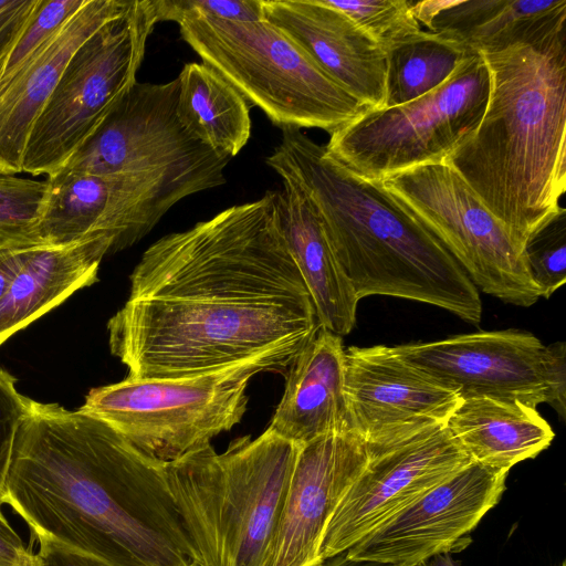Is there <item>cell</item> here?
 <instances>
[{
  "instance_id": "1",
  "label": "cell",
  "mask_w": 566,
  "mask_h": 566,
  "mask_svg": "<svg viewBox=\"0 0 566 566\" xmlns=\"http://www.w3.org/2000/svg\"><path fill=\"white\" fill-rule=\"evenodd\" d=\"M319 327L277 190L154 242L107 323L111 353L138 379L195 377L259 357L287 368Z\"/></svg>"
},
{
  "instance_id": "2",
  "label": "cell",
  "mask_w": 566,
  "mask_h": 566,
  "mask_svg": "<svg viewBox=\"0 0 566 566\" xmlns=\"http://www.w3.org/2000/svg\"><path fill=\"white\" fill-rule=\"evenodd\" d=\"M36 539L109 566H190L161 461L81 410L31 400L2 492Z\"/></svg>"
},
{
  "instance_id": "3",
  "label": "cell",
  "mask_w": 566,
  "mask_h": 566,
  "mask_svg": "<svg viewBox=\"0 0 566 566\" xmlns=\"http://www.w3.org/2000/svg\"><path fill=\"white\" fill-rule=\"evenodd\" d=\"M265 161L305 195L358 301L370 295L412 300L480 323L479 290L464 270L376 182L354 175L295 128L282 129Z\"/></svg>"
},
{
  "instance_id": "4",
  "label": "cell",
  "mask_w": 566,
  "mask_h": 566,
  "mask_svg": "<svg viewBox=\"0 0 566 566\" xmlns=\"http://www.w3.org/2000/svg\"><path fill=\"white\" fill-rule=\"evenodd\" d=\"M482 56L490 73L483 117L444 160L524 248L563 208L566 39Z\"/></svg>"
},
{
  "instance_id": "5",
  "label": "cell",
  "mask_w": 566,
  "mask_h": 566,
  "mask_svg": "<svg viewBox=\"0 0 566 566\" xmlns=\"http://www.w3.org/2000/svg\"><path fill=\"white\" fill-rule=\"evenodd\" d=\"M300 444L266 429L165 462L166 481L198 566H262Z\"/></svg>"
},
{
  "instance_id": "6",
  "label": "cell",
  "mask_w": 566,
  "mask_h": 566,
  "mask_svg": "<svg viewBox=\"0 0 566 566\" xmlns=\"http://www.w3.org/2000/svg\"><path fill=\"white\" fill-rule=\"evenodd\" d=\"M182 40L281 129L329 135L368 109L266 20L195 18L178 23Z\"/></svg>"
},
{
  "instance_id": "7",
  "label": "cell",
  "mask_w": 566,
  "mask_h": 566,
  "mask_svg": "<svg viewBox=\"0 0 566 566\" xmlns=\"http://www.w3.org/2000/svg\"><path fill=\"white\" fill-rule=\"evenodd\" d=\"M287 369L269 357L178 379L124 380L90 390L82 412L165 462L211 444L245 413L247 388L259 373Z\"/></svg>"
},
{
  "instance_id": "8",
  "label": "cell",
  "mask_w": 566,
  "mask_h": 566,
  "mask_svg": "<svg viewBox=\"0 0 566 566\" xmlns=\"http://www.w3.org/2000/svg\"><path fill=\"white\" fill-rule=\"evenodd\" d=\"M489 92L488 65L482 54H473L431 92L401 105L368 108L331 134L325 150L368 181L442 160L479 126Z\"/></svg>"
},
{
  "instance_id": "9",
  "label": "cell",
  "mask_w": 566,
  "mask_h": 566,
  "mask_svg": "<svg viewBox=\"0 0 566 566\" xmlns=\"http://www.w3.org/2000/svg\"><path fill=\"white\" fill-rule=\"evenodd\" d=\"M158 22L155 0H133L76 49L31 128L22 171L49 177L63 168L137 82Z\"/></svg>"
},
{
  "instance_id": "10",
  "label": "cell",
  "mask_w": 566,
  "mask_h": 566,
  "mask_svg": "<svg viewBox=\"0 0 566 566\" xmlns=\"http://www.w3.org/2000/svg\"><path fill=\"white\" fill-rule=\"evenodd\" d=\"M374 182L443 244L478 290L517 306L538 301L524 248L444 159Z\"/></svg>"
},
{
  "instance_id": "11",
  "label": "cell",
  "mask_w": 566,
  "mask_h": 566,
  "mask_svg": "<svg viewBox=\"0 0 566 566\" xmlns=\"http://www.w3.org/2000/svg\"><path fill=\"white\" fill-rule=\"evenodd\" d=\"M46 181L49 193L33 242L67 244L107 237L116 252L143 239L178 201L227 179L185 172L91 175L61 169Z\"/></svg>"
},
{
  "instance_id": "12",
  "label": "cell",
  "mask_w": 566,
  "mask_h": 566,
  "mask_svg": "<svg viewBox=\"0 0 566 566\" xmlns=\"http://www.w3.org/2000/svg\"><path fill=\"white\" fill-rule=\"evenodd\" d=\"M392 352L461 398L549 403L566 411V344L545 346L528 332L505 329L390 346Z\"/></svg>"
},
{
  "instance_id": "13",
  "label": "cell",
  "mask_w": 566,
  "mask_h": 566,
  "mask_svg": "<svg viewBox=\"0 0 566 566\" xmlns=\"http://www.w3.org/2000/svg\"><path fill=\"white\" fill-rule=\"evenodd\" d=\"M178 86L177 77L163 84L136 82L61 169L91 175L185 172L226 179L230 157L193 138L179 122Z\"/></svg>"
},
{
  "instance_id": "14",
  "label": "cell",
  "mask_w": 566,
  "mask_h": 566,
  "mask_svg": "<svg viewBox=\"0 0 566 566\" xmlns=\"http://www.w3.org/2000/svg\"><path fill=\"white\" fill-rule=\"evenodd\" d=\"M349 427L370 455L444 426L459 392L397 356L390 346L345 348Z\"/></svg>"
},
{
  "instance_id": "15",
  "label": "cell",
  "mask_w": 566,
  "mask_h": 566,
  "mask_svg": "<svg viewBox=\"0 0 566 566\" xmlns=\"http://www.w3.org/2000/svg\"><path fill=\"white\" fill-rule=\"evenodd\" d=\"M471 462L446 426L371 455L327 523L321 562L347 551Z\"/></svg>"
},
{
  "instance_id": "16",
  "label": "cell",
  "mask_w": 566,
  "mask_h": 566,
  "mask_svg": "<svg viewBox=\"0 0 566 566\" xmlns=\"http://www.w3.org/2000/svg\"><path fill=\"white\" fill-rule=\"evenodd\" d=\"M507 472L471 462L392 515L346 551L355 559L418 566L450 553L494 507Z\"/></svg>"
},
{
  "instance_id": "17",
  "label": "cell",
  "mask_w": 566,
  "mask_h": 566,
  "mask_svg": "<svg viewBox=\"0 0 566 566\" xmlns=\"http://www.w3.org/2000/svg\"><path fill=\"white\" fill-rule=\"evenodd\" d=\"M353 431L300 444L282 510L262 566H319L328 521L370 460Z\"/></svg>"
},
{
  "instance_id": "18",
  "label": "cell",
  "mask_w": 566,
  "mask_h": 566,
  "mask_svg": "<svg viewBox=\"0 0 566 566\" xmlns=\"http://www.w3.org/2000/svg\"><path fill=\"white\" fill-rule=\"evenodd\" d=\"M263 19L368 108L386 97V53L325 0H262Z\"/></svg>"
},
{
  "instance_id": "19",
  "label": "cell",
  "mask_w": 566,
  "mask_h": 566,
  "mask_svg": "<svg viewBox=\"0 0 566 566\" xmlns=\"http://www.w3.org/2000/svg\"><path fill=\"white\" fill-rule=\"evenodd\" d=\"M129 0H86L28 60L0 82V174L22 172L31 128L76 49Z\"/></svg>"
},
{
  "instance_id": "20",
  "label": "cell",
  "mask_w": 566,
  "mask_h": 566,
  "mask_svg": "<svg viewBox=\"0 0 566 566\" xmlns=\"http://www.w3.org/2000/svg\"><path fill=\"white\" fill-rule=\"evenodd\" d=\"M8 276L0 295V345L97 281L103 258L114 252L107 237L67 244L9 242Z\"/></svg>"
},
{
  "instance_id": "21",
  "label": "cell",
  "mask_w": 566,
  "mask_h": 566,
  "mask_svg": "<svg viewBox=\"0 0 566 566\" xmlns=\"http://www.w3.org/2000/svg\"><path fill=\"white\" fill-rule=\"evenodd\" d=\"M297 444L352 431L342 336L322 326L287 368L283 396L266 428Z\"/></svg>"
},
{
  "instance_id": "22",
  "label": "cell",
  "mask_w": 566,
  "mask_h": 566,
  "mask_svg": "<svg viewBox=\"0 0 566 566\" xmlns=\"http://www.w3.org/2000/svg\"><path fill=\"white\" fill-rule=\"evenodd\" d=\"M565 29L566 0H447L428 27L480 54L545 48L566 39Z\"/></svg>"
},
{
  "instance_id": "23",
  "label": "cell",
  "mask_w": 566,
  "mask_h": 566,
  "mask_svg": "<svg viewBox=\"0 0 566 566\" xmlns=\"http://www.w3.org/2000/svg\"><path fill=\"white\" fill-rule=\"evenodd\" d=\"M282 182L277 192L283 234L319 325L336 335H347L356 323L358 300L310 201L295 184Z\"/></svg>"
},
{
  "instance_id": "24",
  "label": "cell",
  "mask_w": 566,
  "mask_h": 566,
  "mask_svg": "<svg viewBox=\"0 0 566 566\" xmlns=\"http://www.w3.org/2000/svg\"><path fill=\"white\" fill-rule=\"evenodd\" d=\"M444 426L471 461L506 472L555 437L536 407L488 397L461 398Z\"/></svg>"
},
{
  "instance_id": "25",
  "label": "cell",
  "mask_w": 566,
  "mask_h": 566,
  "mask_svg": "<svg viewBox=\"0 0 566 566\" xmlns=\"http://www.w3.org/2000/svg\"><path fill=\"white\" fill-rule=\"evenodd\" d=\"M177 78L176 113L184 128L213 151L237 156L251 137L250 103L205 63H186Z\"/></svg>"
},
{
  "instance_id": "26",
  "label": "cell",
  "mask_w": 566,
  "mask_h": 566,
  "mask_svg": "<svg viewBox=\"0 0 566 566\" xmlns=\"http://www.w3.org/2000/svg\"><path fill=\"white\" fill-rule=\"evenodd\" d=\"M473 54L476 53L457 41L422 30L386 53L384 107L401 105L431 92Z\"/></svg>"
},
{
  "instance_id": "27",
  "label": "cell",
  "mask_w": 566,
  "mask_h": 566,
  "mask_svg": "<svg viewBox=\"0 0 566 566\" xmlns=\"http://www.w3.org/2000/svg\"><path fill=\"white\" fill-rule=\"evenodd\" d=\"M325 1L348 15L385 53L422 31L409 0Z\"/></svg>"
},
{
  "instance_id": "28",
  "label": "cell",
  "mask_w": 566,
  "mask_h": 566,
  "mask_svg": "<svg viewBox=\"0 0 566 566\" xmlns=\"http://www.w3.org/2000/svg\"><path fill=\"white\" fill-rule=\"evenodd\" d=\"M48 193L46 180L0 174V243L33 242Z\"/></svg>"
},
{
  "instance_id": "29",
  "label": "cell",
  "mask_w": 566,
  "mask_h": 566,
  "mask_svg": "<svg viewBox=\"0 0 566 566\" xmlns=\"http://www.w3.org/2000/svg\"><path fill=\"white\" fill-rule=\"evenodd\" d=\"M525 259L539 296L548 298L566 282V210L562 208L524 245Z\"/></svg>"
},
{
  "instance_id": "30",
  "label": "cell",
  "mask_w": 566,
  "mask_h": 566,
  "mask_svg": "<svg viewBox=\"0 0 566 566\" xmlns=\"http://www.w3.org/2000/svg\"><path fill=\"white\" fill-rule=\"evenodd\" d=\"M86 0H41L32 19L9 54L0 75L4 81L45 43Z\"/></svg>"
},
{
  "instance_id": "31",
  "label": "cell",
  "mask_w": 566,
  "mask_h": 566,
  "mask_svg": "<svg viewBox=\"0 0 566 566\" xmlns=\"http://www.w3.org/2000/svg\"><path fill=\"white\" fill-rule=\"evenodd\" d=\"M159 22L195 18L250 22L263 19L262 0H155Z\"/></svg>"
},
{
  "instance_id": "32",
  "label": "cell",
  "mask_w": 566,
  "mask_h": 566,
  "mask_svg": "<svg viewBox=\"0 0 566 566\" xmlns=\"http://www.w3.org/2000/svg\"><path fill=\"white\" fill-rule=\"evenodd\" d=\"M15 381L11 374L0 369V511L15 436L31 401L17 390Z\"/></svg>"
},
{
  "instance_id": "33",
  "label": "cell",
  "mask_w": 566,
  "mask_h": 566,
  "mask_svg": "<svg viewBox=\"0 0 566 566\" xmlns=\"http://www.w3.org/2000/svg\"><path fill=\"white\" fill-rule=\"evenodd\" d=\"M41 0H0V75Z\"/></svg>"
},
{
  "instance_id": "34",
  "label": "cell",
  "mask_w": 566,
  "mask_h": 566,
  "mask_svg": "<svg viewBox=\"0 0 566 566\" xmlns=\"http://www.w3.org/2000/svg\"><path fill=\"white\" fill-rule=\"evenodd\" d=\"M34 554V566H109L103 560L81 551L46 538H39Z\"/></svg>"
},
{
  "instance_id": "35",
  "label": "cell",
  "mask_w": 566,
  "mask_h": 566,
  "mask_svg": "<svg viewBox=\"0 0 566 566\" xmlns=\"http://www.w3.org/2000/svg\"><path fill=\"white\" fill-rule=\"evenodd\" d=\"M28 551L0 511V566H19Z\"/></svg>"
},
{
  "instance_id": "36",
  "label": "cell",
  "mask_w": 566,
  "mask_h": 566,
  "mask_svg": "<svg viewBox=\"0 0 566 566\" xmlns=\"http://www.w3.org/2000/svg\"><path fill=\"white\" fill-rule=\"evenodd\" d=\"M319 566H395L387 563H380L376 560H367V559H355L347 555L346 551L337 554L326 560H324Z\"/></svg>"
},
{
  "instance_id": "37",
  "label": "cell",
  "mask_w": 566,
  "mask_h": 566,
  "mask_svg": "<svg viewBox=\"0 0 566 566\" xmlns=\"http://www.w3.org/2000/svg\"><path fill=\"white\" fill-rule=\"evenodd\" d=\"M418 566H460V563L453 560L450 553H443L430 557Z\"/></svg>"
},
{
  "instance_id": "38",
  "label": "cell",
  "mask_w": 566,
  "mask_h": 566,
  "mask_svg": "<svg viewBox=\"0 0 566 566\" xmlns=\"http://www.w3.org/2000/svg\"><path fill=\"white\" fill-rule=\"evenodd\" d=\"M19 566H34V554H32L30 549L24 555Z\"/></svg>"
},
{
  "instance_id": "39",
  "label": "cell",
  "mask_w": 566,
  "mask_h": 566,
  "mask_svg": "<svg viewBox=\"0 0 566 566\" xmlns=\"http://www.w3.org/2000/svg\"><path fill=\"white\" fill-rule=\"evenodd\" d=\"M190 566H198L195 562Z\"/></svg>"
},
{
  "instance_id": "40",
  "label": "cell",
  "mask_w": 566,
  "mask_h": 566,
  "mask_svg": "<svg viewBox=\"0 0 566 566\" xmlns=\"http://www.w3.org/2000/svg\"><path fill=\"white\" fill-rule=\"evenodd\" d=\"M560 566H566L565 563H563Z\"/></svg>"
}]
</instances>
